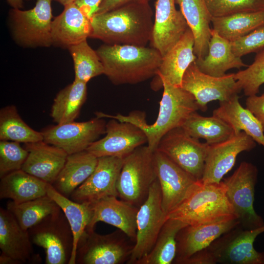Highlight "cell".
Here are the masks:
<instances>
[{
    "label": "cell",
    "mask_w": 264,
    "mask_h": 264,
    "mask_svg": "<svg viewBox=\"0 0 264 264\" xmlns=\"http://www.w3.org/2000/svg\"><path fill=\"white\" fill-rule=\"evenodd\" d=\"M149 3H130L90 19V38L108 44L146 46L153 28Z\"/></svg>",
    "instance_id": "6da1fadb"
},
{
    "label": "cell",
    "mask_w": 264,
    "mask_h": 264,
    "mask_svg": "<svg viewBox=\"0 0 264 264\" xmlns=\"http://www.w3.org/2000/svg\"><path fill=\"white\" fill-rule=\"evenodd\" d=\"M96 52L104 74L115 85L136 84L156 76L162 58L157 50L146 46L105 44Z\"/></svg>",
    "instance_id": "7a4b0ae2"
},
{
    "label": "cell",
    "mask_w": 264,
    "mask_h": 264,
    "mask_svg": "<svg viewBox=\"0 0 264 264\" xmlns=\"http://www.w3.org/2000/svg\"><path fill=\"white\" fill-rule=\"evenodd\" d=\"M163 92L157 119L147 124L143 112H132L128 116L110 115V118L132 123L140 127L147 138V146L154 152L161 138L170 131L181 127L190 115L199 110L194 96L181 87L162 82Z\"/></svg>",
    "instance_id": "3957f363"
},
{
    "label": "cell",
    "mask_w": 264,
    "mask_h": 264,
    "mask_svg": "<svg viewBox=\"0 0 264 264\" xmlns=\"http://www.w3.org/2000/svg\"><path fill=\"white\" fill-rule=\"evenodd\" d=\"M232 216H235L234 210L226 196L223 182L204 183L200 180L194 184L181 203L167 215V218L179 220L191 225Z\"/></svg>",
    "instance_id": "277c9868"
},
{
    "label": "cell",
    "mask_w": 264,
    "mask_h": 264,
    "mask_svg": "<svg viewBox=\"0 0 264 264\" xmlns=\"http://www.w3.org/2000/svg\"><path fill=\"white\" fill-rule=\"evenodd\" d=\"M154 154L147 145H143L124 158L116 185L122 200L137 207L146 200L157 179Z\"/></svg>",
    "instance_id": "5b68a950"
},
{
    "label": "cell",
    "mask_w": 264,
    "mask_h": 264,
    "mask_svg": "<svg viewBox=\"0 0 264 264\" xmlns=\"http://www.w3.org/2000/svg\"><path fill=\"white\" fill-rule=\"evenodd\" d=\"M52 0H37L35 6L9 12L10 27L15 41L24 47H49L52 45Z\"/></svg>",
    "instance_id": "8992f818"
},
{
    "label": "cell",
    "mask_w": 264,
    "mask_h": 264,
    "mask_svg": "<svg viewBox=\"0 0 264 264\" xmlns=\"http://www.w3.org/2000/svg\"><path fill=\"white\" fill-rule=\"evenodd\" d=\"M258 173L256 166L243 161L230 177L222 181L239 225L244 229H254L264 225L263 219L254 208Z\"/></svg>",
    "instance_id": "52a82bcc"
},
{
    "label": "cell",
    "mask_w": 264,
    "mask_h": 264,
    "mask_svg": "<svg viewBox=\"0 0 264 264\" xmlns=\"http://www.w3.org/2000/svg\"><path fill=\"white\" fill-rule=\"evenodd\" d=\"M119 230L100 235L86 229L77 247L76 264H121L127 262L134 245Z\"/></svg>",
    "instance_id": "ba28073f"
},
{
    "label": "cell",
    "mask_w": 264,
    "mask_h": 264,
    "mask_svg": "<svg viewBox=\"0 0 264 264\" xmlns=\"http://www.w3.org/2000/svg\"><path fill=\"white\" fill-rule=\"evenodd\" d=\"M28 231L33 244L44 250L46 264H68L73 249V234L61 209Z\"/></svg>",
    "instance_id": "9c48e42d"
},
{
    "label": "cell",
    "mask_w": 264,
    "mask_h": 264,
    "mask_svg": "<svg viewBox=\"0 0 264 264\" xmlns=\"http://www.w3.org/2000/svg\"><path fill=\"white\" fill-rule=\"evenodd\" d=\"M167 219L162 206L161 193L157 178L150 189L147 199L139 208L135 242L127 264H137L149 253Z\"/></svg>",
    "instance_id": "30bf717a"
},
{
    "label": "cell",
    "mask_w": 264,
    "mask_h": 264,
    "mask_svg": "<svg viewBox=\"0 0 264 264\" xmlns=\"http://www.w3.org/2000/svg\"><path fill=\"white\" fill-rule=\"evenodd\" d=\"M264 232V225L250 230L238 225L206 249L216 264H264V252H259L254 247L256 238Z\"/></svg>",
    "instance_id": "8fae6325"
},
{
    "label": "cell",
    "mask_w": 264,
    "mask_h": 264,
    "mask_svg": "<svg viewBox=\"0 0 264 264\" xmlns=\"http://www.w3.org/2000/svg\"><path fill=\"white\" fill-rule=\"evenodd\" d=\"M209 144L186 133L181 127L166 133L157 149L197 180L202 177Z\"/></svg>",
    "instance_id": "7c38bea8"
},
{
    "label": "cell",
    "mask_w": 264,
    "mask_h": 264,
    "mask_svg": "<svg viewBox=\"0 0 264 264\" xmlns=\"http://www.w3.org/2000/svg\"><path fill=\"white\" fill-rule=\"evenodd\" d=\"M106 123L104 118L96 116L87 121H74L49 126L41 132L44 142L70 154L86 150L105 134Z\"/></svg>",
    "instance_id": "4fadbf2b"
},
{
    "label": "cell",
    "mask_w": 264,
    "mask_h": 264,
    "mask_svg": "<svg viewBox=\"0 0 264 264\" xmlns=\"http://www.w3.org/2000/svg\"><path fill=\"white\" fill-rule=\"evenodd\" d=\"M181 87L195 97L199 110L205 111L207 104L211 101L220 102L230 99L241 91L239 89L234 73L215 77L201 71L195 62L185 71Z\"/></svg>",
    "instance_id": "5bb4252c"
},
{
    "label": "cell",
    "mask_w": 264,
    "mask_h": 264,
    "mask_svg": "<svg viewBox=\"0 0 264 264\" xmlns=\"http://www.w3.org/2000/svg\"><path fill=\"white\" fill-rule=\"evenodd\" d=\"M106 123V135L86 150L97 158L113 156L124 158L137 148L147 143L144 131L132 123L114 118Z\"/></svg>",
    "instance_id": "9a60e30c"
},
{
    "label": "cell",
    "mask_w": 264,
    "mask_h": 264,
    "mask_svg": "<svg viewBox=\"0 0 264 264\" xmlns=\"http://www.w3.org/2000/svg\"><path fill=\"white\" fill-rule=\"evenodd\" d=\"M28 230L23 229L7 209L0 208V264L38 263Z\"/></svg>",
    "instance_id": "2e32d148"
},
{
    "label": "cell",
    "mask_w": 264,
    "mask_h": 264,
    "mask_svg": "<svg viewBox=\"0 0 264 264\" xmlns=\"http://www.w3.org/2000/svg\"><path fill=\"white\" fill-rule=\"evenodd\" d=\"M124 158L113 156L98 158L90 176L70 196L76 202L93 203L109 196L118 197L116 185Z\"/></svg>",
    "instance_id": "e0dca14e"
},
{
    "label": "cell",
    "mask_w": 264,
    "mask_h": 264,
    "mask_svg": "<svg viewBox=\"0 0 264 264\" xmlns=\"http://www.w3.org/2000/svg\"><path fill=\"white\" fill-rule=\"evenodd\" d=\"M256 142L244 132L214 144L209 145L201 179L204 183H219L234 166L238 154L250 151Z\"/></svg>",
    "instance_id": "ac0fdd59"
},
{
    "label": "cell",
    "mask_w": 264,
    "mask_h": 264,
    "mask_svg": "<svg viewBox=\"0 0 264 264\" xmlns=\"http://www.w3.org/2000/svg\"><path fill=\"white\" fill-rule=\"evenodd\" d=\"M154 155L162 206L167 215L181 203L198 180L162 152L155 150Z\"/></svg>",
    "instance_id": "d6986e66"
},
{
    "label": "cell",
    "mask_w": 264,
    "mask_h": 264,
    "mask_svg": "<svg viewBox=\"0 0 264 264\" xmlns=\"http://www.w3.org/2000/svg\"><path fill=\"white\" fill-rule=\"evenodd\" d=\"M239 225L235 216L197 225H188L176 236V253L173 263L182 262L208 247L223 234Z\"/></svg>",
    "instance_id": "ffe728a7"
},
{
    "label": "cell",
    "mask_w": 264,
    "mask_h": 264,
    "mask_svg": "<svg viewBox=\"0 0 264 264\" xmlns=\"http://www.w3.org/2000/svg\"><path fill=\"white\" fill-rule=\"evenodd\" d=\"M176 0H156L151 44L163 57L189 28Z\"/></svg>",
    "instance_id": "44dd1931"
},
{
    "label": "cell",
    "mask_w": 264,
    "mask_h": 264,
    "mask_svg": "<svg viewBox=\"0 0 264 264\" xmlns=\"http://www.w3.org/2000/svg\"><path fill=\"white\" fill-rule=\"evenodd\" d=\"M90 204L92 217L86 229L92 230L98 222L102 221L123 231L135 243L139 207L118 200L116 196L107 197Z\"/></svg>",
    "instance_id": "7402d4cb"
},
{
    "label": "cell",
    "mask_w": 264,
    "mask_h": 264,
    "mask_svg": "<svg viewBox=\"0 0 264 264\" xmlns=\"http://www.w3.org/2000/svg\"><path fill=\"white\" fill-rule=\"evenodd\" d=\"M23 147L28 154L22 170L52 184L63 168L68 154L44 140L25 143Z\"/></svg>",
    "instance_id": "603a6c76"
},
{
    "label": "cell",
    "mask_w": 264,
    "mask_h": 264,
    "mask_svg": "<svg viewBox=\"0 0 264 264\" xmlns=\"http://www.w3.org/2000/svg\"><path fill=\"white\" fill-rule=\"evenodd\" d=\"M90 19L74 3L64 6L63 12L52 21V45L68 48L90 37Z\"/></svg>",
    "instance_id": "cb8c5ba5"
},
{
    "label": "cell",
    "mask_w": 264,
    "mask_h": 264,
    "mask_svg": "<svg viewBox=\"0 0 264 264\" xmlns=\"http://www.w3.org/2000/svg\"><path fill=\"white\" fill-rule=\"evenodd\" d=\"M194 36L188 28L178 42L162 57L156 76L160 83L165 81L181 87L183 75L197 58L194 52Z\"/></svg>",
    "instance_id": "d4e9b609"
},
{
    "label": "cell",
    "mask_w": 264,
    "mask_h": 264,
    "mask_svg": "<svg viewBox=\"0 0 264 264\" xmlns=\"http://www.w3.org/2000/svg\"><path fill=\"white\" fill-rule=\"evenodd\" d=\"M195 62L201 71L215 77L223 76L232 68L248 66L241 57L233 53L231 42L220 36L213 29L207 55L204 58H197Z\"/></svg>",
    "instance_id": "484cf974"
},
{
    "label": "cell",
    "mask_w": 264,
    "mask_h": 264,
    "mask_svg": "<svg viewBox=\"0 0 264 264\" xmlns=\"http://www.w3.org/2000/svg\"><path fill=\"white\" fill-rule=\"evenodd\" d=\"M194 36V52L197 58L208 54L212 16L205 0H176Z\"/></svg>",
    "instance_id": "4316f807"
},
{
    "label": "cell",
    "mask_w": 264,
    "mask_h": 264,
    "mask_svg": "<svg viewBox=\"0 0 264 264\" xmlns=\"http://www.w3.org/2000/svg\"><path fill=\"white\" fill-rule=\"evenodd\" d=\"M98 158L87 150L68 154L66 161L51 184L67 198L90 176L94 170Z\"/></svg>",
    "instance_id": "83f0119b"
},
{
    "label": "cell",
    "mask_w": 264,
    "mask_h": 264,
    "mask_svg": "<svg viewBox=\"0 0 264 264\" xmlns=\"http://www.w3.org/2000/svg\"><path fill=\"white\" fill-rule=\"evenodd\" d=\"M213 115L227 123L235 134L244 132L264 147V131L262 125L250 111L241 105L238 94L228 100L220 102L219 107L214 110Z\"/></svg>",
    "instance_id": "f1b7e54d"
},
{
    "label": "cell",
    "mask_w": 264,
    "mask_h": 264,
    "mask_svg": "<svg viewBox=\"0 0 264 264\" xmlns=\"http://www.w3.org/2000/svg\"><path fill=\"white\" fill-rule=\"evenodd\" d=\"M47 184L22 169L15 171L0 178V198L17 203L34 199L47 195Z\"/></svg>",
    "instance_id": "f546056e"
},
{
    "label": "cell",
    "mask_w": 264,
    "mask_h": 264,
    "mask_svg": "<svg viewBox=\"0 0 264 264\" xmlns=\"http://www.w3.org/2000/svg\"><path fill=\"white\" fill-rule=\"evenodd\" d=\"M46 193L60 207L70 225L73 234V245L68 264H76L78 241L91 219V204L86 202L79 203L74 201L58 192L49 183L46 186Z\"/></svg>",
    "instance_id": "4dcf8cb0"
},
{
    "label": "cell",
    "mask_w": 264,
    "mask_h": 264,
    "mask_svg": "<svg viewBox=\"0 0 264 264\" xmlns=\"http://www.w3.org/2000/svg\"><path fill=\"white\" fill-rule=\"evenodd\" d=\"M87 96V83L74 80L56 94L50 116L57 124L74 121L79 116Z\"/></svg>",
    "instance_id": "1f68e13d"
},
{
    "label": "cell",
    "mask_w": 264,
    "mask_h": 264,
    "mask_svg": "<svg viewBox=\"0 0 264 264\" xmlns=\"http://www.w3.org/2000/svg\"><path fill=\"white\" fill-rule=\"evenodd\" d=\"M213 29L220 36L233 42L264 25V9L212 17Z\"/></svg>",
    "instance_id": "d6a6232c"
},
{
    "label": "cell",
    "mask_w": 264,
    "mask_h": 264,
    "mask_svg": "<svg viewBox=\"0 0 264 264\" xmlns=\"http://www.w3.org/2000/svg\"><path fill=\"white\" fill-rule=\"evenodd\" d=\"M192 137L202 138L209 145L223 141L234 135L232 128L225 121L214 115L203 116L194 112L181 127Z\"/></svg>",
    "instance_id": "836d02e7"
},
{
    "label": "cell",
    "mask_w": 264,
    "mask_h": 264,
    "mask_svg": "<svg viewBox=\"0 0 264 264\" xmlns=\"http://www.w3.org/2000/svg\"><path fill=\"white\" fill-rule=\"evenodd\" d=\"M187 224L173 218H167L149 253L137 264H171L176 253V236Z\"/></svg>",
    "instance_id": "e575fe53"
},
{
    "label": "cell",
    "mask_w": 264,
    "mask_h": 264,
    "mask_svg": "<svg viewBox=\"0 0 264 264\" xmlns=\"http://www.w3.org/2000/svg\"><path fill=\"white\" fill-rule=\"evenodd\" d=\"M6 209L26 230L61 210L58 205L47 195L19 203L10 200L7 202Z\"/></svg>",
    "instance_id": "d590c367"
},
{
    "label": "cell",
    "mask_w": 264,
    "mask_h": 264,
    "mask_svg": "<svg viewBox=\"0 0 264 264\" xmlns=\"http://www.w3.org/2000/svg\"><path fill=\"white\" fill-rule=\"evenodd\" d=\"M44 140L42 132L29 126L19 115L13 105H8L0 110V140L28 143Z\"/></svg>",
    "instance_id": "8d00e7d4"
},
{
    "label": "cell",
    "mask_w": 264,
    "mask_h": 264,
    "mask_svg": "<svg viewBox=\"0 0 264 264\" xmlns=\"http://www.w3.org/2000/svg\"><path fill=\"white\" fill-rule=\"evenodd\" d=\"M74 65V80L87 83L92 78L104 74V68L96 52L87 40L68 48Z\"/></svg>",
    "instance_id": "74e56055"
},
{
    "label": "cell",
    "mask_w": 264,
    "mask_h": 264,
    "mask_svg": "<svg viewBox=\"0 0 264 264\" xmlns=\"http://www.w3.org/2000/svg\"><path fill=\"white\" fill-rule=\"evenodd\" d=\"M234 78L246 96L257 95L264 84V49L257 52L253 62L246 69L234 73Z\"/></svg>",
    "instance_id": "f35d334b"
},
{
    "label": "cell",
    "mask_w": 264,
    "mask_h": 264,
    "mask_svg": "<svg viewBox=\"0 0 264 264\" xmlns=\"http://www.w3.org/2000/svg\"><path fill=\"white\" fill-rule=\"evenodd\" d=\"M212 17L264 9V0H205Z\"/></svg>",
    "instance_id": "ab89813d"
},
{
    "label": "cell",
    "mask_w": 264,
    "mask_h": 264,
    "mask_svg": "<svg viewBox=\"0 0 264 264\" xmlns=\"http://www.w3.org/2000/svg\"><path fill=\"white\" fill-rule=\"evenodd\" d=\"M28 154L20 143L0 140V177L22 169Z\"/></svg>",
    "instance_id": "60d3db41"
},
{
    "label": "cell",
    "mask_w": 264,
    "mask_h": 264,
    "mask_svg": "<svg viewBox=\"0 0 264 264\" xmlns=\"http://www.w3.org/2000/svg\"><path fill=\"white\" fill-rule=\"evenodd\" d=\"M231 43L233 53L241 58L261 51L264 49V25Z\"/></svg>",
    "instance_id": "b9f144b4"
},
{
    "label": "cell",
    "mask_w": 264,
    "mask_h": 264,
    "mask_svg": "<svg viewBox=\"0 0 264 264\" xmlns=\"http://www.w3.org/2000/svg\"><path fill=\"white\" fill-rule=\"evenodd\" d=\"M245 105L246 108L259 121L264 131V93L260 96H248Z\"/></svg>",
    "instance_id": "7bdbcfd3"
},
{
    "label": "cell",
    "mask_w": 264,
    "mask_h": 264,
    "mask_svg": "<svg viewBox=\"0 0 264 264\" xmlns=\"http://www.w3.org/2000/svg\"><path fill=\"white\" fill-rule=\"evenodd\" d=\"M103 0H75L74 3L89 19L95 15Z\"/></svg>",
    "instance_id": "ee69618b"
},
{
    "label": "cell",
    "mask_w": 264,
    "mask_h": 264,
    "mask_svg": "<svg viewBox=\"0 0 264 264\" xmlns=\"http://www.w3.org/2000/svg\"><path fill=\"white\" fill-rule=\"evenodd\" d=\"M150 0H103L96 14H101L108 12L130 3H149Z\"/></svg>",
    "instance_id": "f6af8a7d"
},
{
    "label": "cell",
    "mask_w": 264,
    "mask_h": 264,
    "mask_svg": "<svg viewBox=\"0 0 264 264\" xmlns=\"http://www.w3.org/2000/svg\"><path fill=\"white\" fill-rule=\"evenodd\" d=\"M8 4L14 9L23 8V0H6Z\"/></svg>",
    "instance_id": "bcb514c9"
},
{
    "label": "cell",
    "mask_w": 264,
    "mask_h": 264,
    "mask_svg": "<svg viewBox=\"0 0 264 264\" xmlns=\"http://www.w3.org/2000/svg\"><path fill=\"white\" fill-rule=\"evenodd\" d=\"M64 5V6L74 3L75 0H54Z\"/></svg>",
    "instance_id": "7dc6e473"
},
{
    "label": "cell",
    "mask_w": 264,
    "mask_h": 264,
    "mask_svg": "<svg viewBox=\"0 0 264 264\" xmlns=\"http://www.w3.org/2000/svg\"></svg>",
    "instance_id": "c3c4849f"
}]
</instances>
